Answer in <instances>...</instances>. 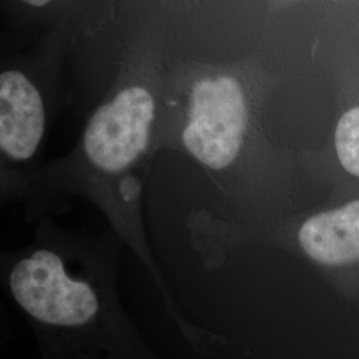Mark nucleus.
I'll return each mask as SVG.
<instances>
[{"label": "nucleus", "instance_id": "1", "mask_svg": "<svg viewBox=\"0 0 359 359\" xmlns=\"http://www.w3.org/2000/svg\"><path fill=\"white\" fill-rule=\"evenodd\" d=\"M0 249V292L26 321L39 359H109L112 322L99 241L55 216Z\"/></svg>", "mask_w": 359, "mask_h": 359}, {"label": "nucleus", "instance_id": "3", "mask_svg": "<svg viewBox=\"0 0 359 359\" xmlns=\"http://www.w3.org/2000/svg\"><path fill=\"white\" fill-rule=\"evenodd\" d=\"M62 41L0 52V208L15 204L41 156L67 93Z\"/></svg>", "mask_w": 359, "mask_h": 359}, {"label": "nucleus", "instance_id": "2", "mask_svg": "<svg viewBox=\"0 0 359 359\" xmlns=\"http://www.w3.org/2000/svg\"><path fill=\"white\" fill-rule=\"evenodd\" d=\"M156 116L152 90L130 83L90 116L75 147L43 164L27 182L19 204L28 221L63 213L76 200H99L111 180L128 173L147 152Z\"/></svg>", "mask_w": 359, "mask_h": 359}, {"label": "nucleus", "instance_id": "5", "mask_svg": "<svg viewBox=\"0 0 359 359\" xmlns=\"http://www.w3.org/2000/svg\"><path fill=\"white\" fill-rule=\"evenodd\" d=\"M298 238L305 253L325 265L359 261V200L309 218Z\"/></svg>", "mask_w": 359, "mask_h": 359}, {"label": "nucleus", "instance_id": "4", "mask_svg": "<svg viewBox=\"0 0 359 359\" xmlns=\"http://www.w3.org/2000/svg\"><path fill=\"white\" fill-rule=\"evenodd\" d=\"M246 121L244 90L234 77L201 79L191 92L184 147L208 168L229 167L243 147Z\"/></svg>", "mask_w": 359, "mask_h": 359}, {"label": "nucleus", "instance_id": "6", "mask_svg": "<svg viewBox=\"0 0 359 359\" xmlns=\"http://www.w3.org/2000/svg\"><path fill=\"white\" fill-rule=\"evenodd\" d=\"M335 149L341 165L359 177V107L339 118L335 129Z\"/></svg>", "mask_w": 359, "mask_h": 359}, {"label": "nucleus", "instance_id": "8", "mask_svg": "<svg viewBox=\"0 0 359 359\" xmlns=\"http://www.w3.org/2000/svg\"><path fill=\"white\" fill-rule=\"evenodd\" d=\"M3 333H4V310L0 305V342L3 338Z\"/></svg>", "mask_w": 359, "mask_h": 359}, {"label": "nucleus", "instance_id": "7", "mask_svg": "<svg viewBox=\"0 0 359 359\" xmlns=\"http://www.w3.org/2000/svg\"><path fill=\"white\" fill-rule=\"evenodd\" d=\"M20 1L32 8H44V7L52 4L55 0H20Z\"/></svg>", "mask_w": 359, "mask_h": 359}]
</instances>
